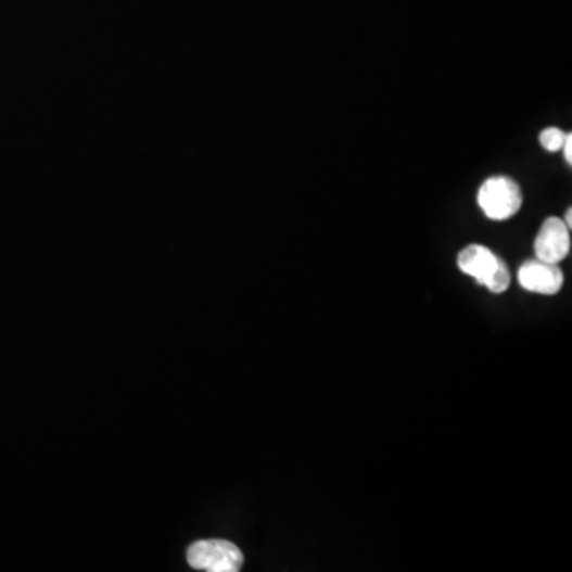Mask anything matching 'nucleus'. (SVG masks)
<instances>
[{
    "label": "nucleus",
    "instance_id": "obj_8",
    "mask_svg": "<svg viewBox=\"0 0 572 572\" xmlns=\"http://www.w3.org/2000/svg\"><path fill=\"white\" fill-rule=\"evenodd\" d=\"M564 223H567L568 228H572V208H568L567 215H564Z\"/></svg>",
    "mask_w": 572,
    "mask_h": 572
},
{
    "label": "nucleus",
    "instance_id": "obj_1",
    "mask_svg": "<svg viewBox=\"0 0 572 572\" xmlns=\"http://www.w3.org/2000/svg\"><path fill=\"white\" fill-rule=\"evenodd\" d=\"M458 267L462 274L472 277L475 282L495 294L505 293L512 282V276H510L505 259L478 243L461 250L458 255Z\"/></svg>",
    "mask_w": 572,
    "mask_h": 572
},
{
    "label": "nucleus",
    "instance_id": "obj_3",
    "mask_svg": "<svg viewBox=\"0 0 572 572\" xmlns=\"http://www.w3.org/2000/svg\"><path fill=\"white\" fill-rule=\"evenodd\" d=\"M187 560L198 571L238 572L243 567L242 550L225 539H204L191 544Z\"/></svg>",
    "mask_w": 572,
    "mask_h": 572
},
{
    "label": "nucleus",
    "instance_id": "obj_6",
    "mask_svg": "<svg viewBox=\"0 0 572 572\" xmlns=\"http://www.w3.org/2000/svg\"><path fill=\"white\" fill-rule=\"evenodd\" d=\"M568 132H564L560 128H547L541 132L539 142L541 147L547 152H560L563 149L564 140H567Z\"/></svg>",
    "mask_w": 572,
    "mask_h": 572
},
{
    "label": "nucleus",
    "instance_id": "obj_2",
    "mask_svg": "<svg viewBox=\"0 0 572 572\" xmlns=\"http://www.w3.org/2000/svg\"><path fill=\"white\" fill-rule=\"evenodd\" d=\"M479 207L493 221H506L519 214L523 193L513 178L496 176L486 178L478 193Z\"/></svg>",
    "mask_w": 572,
    "mask_h": 572
},
{
    "label": "nucleus",
    "instance_id": "obj_5",
    "mask_svg": "<svg viewBox=\"0 0 572 572\" xmlns=\"http://www.w3.org/2000/svg\"><path fill=\"white\" fill-rule=\"evenodd\" d=\"M519 283L531 293L554 296V294L560 293L564 285L563 270L558 265L541 262L537 258L531 259L520 267Z\"/></svg>",
    "mask_w": 572,
    "mask_h": 572
},
{
    "label": "nucleus",
    "instance_id": "obj_4",
    "mask_svg": "<svg viewBox=\"0 0 572 572\" xmlns=\"http://www.w3.org/2000/svg\"><path fill=\"white\" fill-rule=\"evenodd\" d=\"M571 229L558 217L547 218L534 241V253L541 262L560 265L570 256Z\"/></svg>",
    "mask_w": 572,
    "mask_h": 572
},
{
    "label": "nucleus",
    "instance_id": "obj_7",
    "mask_svg": "<svg viewBox=\"0 0 572 572\" xmlns=\"http://www.w3.org/2000/svg\"><path fill=\"white\" fill-rule=\"evenodd\" d=\"M563 154L564 160H567L568 164H572V134L568 132L567 140H564L563 143Z\"/></svg>",
    "mask_w": 572,
    "mask_h": 572
}]
</instances>
